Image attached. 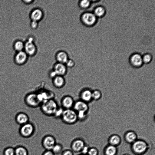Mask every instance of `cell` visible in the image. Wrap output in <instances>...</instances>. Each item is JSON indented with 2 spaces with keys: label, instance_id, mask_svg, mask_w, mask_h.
<instances>
[{
  "label": "cell",
  "instance_id": "30bf717a",
  "mask_svg": "<svg viewBox=\"0 0 155 155\" xmlns=\"http://www.w3.org/2000/svg\"><path fill=\"white\" fill-rule=\"evenodd\" d=\"M61 103L62 108L67 109H71L73 107L74 101L72 97L66 95L62 98Z\"/></svg>",
  "mask_w": 155,
  "mask_h": 155
},
{
  "label": "cell",
  "instance_id": "e575fe53",
  "mask_svg": "<svg viewBox=\"0 0 155 155\" xmlns=\"http://www.w3.org/2000/svg\"><path fill=\"white\" fill-rule=\"evenodd\" d=\"M66 66L68 67L71 68L73 67L74 64L73 61L71 60H68L66 63Z\"/></svg>",
  "mask_w": 155,
  "mask_h": 155
},
{
  "label": "cell",
  "instance_id": "ac0fdd59",
  "mask_svg": "<svg viewBox=\"0 0 155 155\" xmlns=\"http://www.w3.org/2000/svg\"><path fill=\"white\" fill-rule=\"evenodd\" d=\"M27 59V55L25 52L22 51L18 52L16 54L15 60L18 65H22L26 62Z\"/></svg>",
  "mask_w": 155,
  "mask_h": 155
},
{
  "label": "cell",
  "instance_id": "7c38bea8",
  "mask_svg": "<svg viewBox=\"0 0 155 155\" xmlns=\"http://www.w3.org/2000/svg\"><path fill=\"white\" fill-rule=\"evenodd\" d=\"M24 48L25 53L30 55L33 54L36 51L35 46L33 43V39L31 38H29L24 45Z\"/></svg>",
  "mask_w": 155,
  "mask_h": 155
},
{
  "label": "cell",
  "instance_id": "cb8c5ba5",
  "mask_svg": "<svg viewBox=\"0 0 155 155\" xmlns=\"http://www.w3.org/2000/svg\"><path fill=\"white\" fill-rule=\"evenodd\" d=\"M15 155H28V153L26 149L23 147H19L15 150Z\"/></svg>",
  "mask_w": 155,
  "mask_h": 155
},
{
  "label": "cell",
  "instance_id": "7a4b0ae2",
  "mask_svg": "<svg viewBox=\"0 0 155 155\" xmlns=\"http://www.w3.org/2000/svg\"><path fill=\"white\" fill-rule=\"evenodd\" d=\"M41 105L42 111L48 116L53 115L58 107L57 102L52 98L43 101Z\"/></svg>",
  "mask_w": 155,
  "mask_h": 155
},
{
  "label": "cell",
  "instance_id": "5b68a950",
  "mask_svg": "<svg viewBox=\"0 0 155 155\" xmlns=\"http://www.w3.org/2000/svg\"><path fill=\"white\" fill-rule=\"evenodd\" d=\"M56 143L55 138L50 134L45 136L41 140L42 146L45 150H51Z\"/></svg>",
  "mask_w": 155,
  "mask_h": 155
},
{
  "label": "cell",
  "instance_id": "8992f818",
  "mask_svg": "<svg viewBox=\"0 0 155 155\" xmlns=\"http://www.w3.org/2000/svg\"><path fill=\"white\" fill-rule=\"evenodd\" d=\"M35 130L33 124L29 122L22 125L20 128V132L22 136L25 137H31Z\"/></svg>",
  "mask_w": 155,
  "mask_h": 155
},
{
  "label": "cell",
  "instance_id": "ba28073f",
  "mask_svg": "<svg viewBox=\"0 0 155 155\" xmlns=\"http://www.w3.org/2000/svg\"><path fill=\"white\" fill-rule=\"evenodd\" d=\"M73 108L77 113H87L89 108L87 103L81 100L74 102Z\"/></svg>",
  "mask_w": 155,
  "mask_h": 155
},
{
  "label": "cell",
  "instance_id": "2e32d148",
  "mask_svg": "<svg viewBox=\"0 0 155 155\" xmlns=\"http://www.w3.org/2000/svg\"><path fill=\"white\" fill-rule=\"evenodd\" d=\"M17 122L20 125H23L29 122V117L26 113L23 112L18 114L16 117Z\"/></svg>",
  "mask_w": 155,
  "mask_h": 155
},
{
  "label": "cell",
  "instance_id": "4316f807",
  "mask_svg": "<svg viewBox=\"0 0 155 155\" xmlns=\"http://www.w3.org/2000/svg\"><path fill=\"white\" fill-rule=\"evenodd\" d=\"M14 47L15 49L18 52L22 51L24 48V45L21 41H17L14 44Z\"/></svg>",
  "mask_w": 155,
  "mask_h": 155
},
{
  "label": "cell",
  "instance_id": "d590c367",
  "mask_svg": "<svg viewBox=\"0 0 155 155\" xmlns=\"http://www.w3.org/2000/svg\"><path fill=\"white\" fill-rule=\"evenodd\" d=\"M41 155H55L51 150H45Z\"/></svg>",
  "mask_w": 155,
  "mask_h": 155
},
{
  "label": "cell",
  "instance_id": "4fadbf2b",
  "mask_svg": "<svg viewBox=\"0 0 155 155\" xmlns=\"http://www.w3.org/2000/svg\"><path fill=\"white\" fill-rule=\"evenodd\" d=\"M121 138L117 134H112L109 137L108 139V144L117 147L121 144Z\"/></svg>",
  "mask_w": 155,
  "mask_h": 155
},
{
  "label": "cell",
  "instance_id": "83f0119b",
  "mask_svg": "<svg viewBox=\"0 0 155 155\" xmlns=\"http://www.w3.org/2000/svg\"><path fill=\"white\" fill-rule=\"evenodd\" d=\"M99 150L98 149L95 147H90L87 155H98Z\"/></svg>",
  "mask_w": 155,
  "mask_h": 155
},
{
  "label": "cell",
  "instance_id": "3957f363",
  "mask_svg": "<svg viewBox=\"0 0 155 155\" xmlns=\"http://www.w3.org/2000/svg\"><path fill=\"white\" fill-rule=\"evenodd\" d=\"M61 118L64 123L69 125L76 123L78 120L77 112L72 109H64Z\"/></svg>",
  "mask_w": 155,
  "mask_h": 155
},
{
  "label": "cell",
  "instance_id": "4dcf8cb0",
  "mask_svg": "<svg viewBox=\"0 0 155 155\" xmlns=\"http://www.w3.org/2000/svg\"><path fill=\"white\" fill-rule=\"evenodd\" d=\"M5 155H14L15 150L12 148H8L5 151Z\"/></svg>",
  "mask_w": 155,
  "mask_h": 155
},
{
  "label": "cell",
  "instance_id": "74e56055",
  "mask_svg": "<svg viewBox=\"0 0 155 155\" xmlns=\"http://www.w3.org/2000/svg\"><path fill=\"white\" fill-rule=\"evenodd\" d=\"M122 155H131L129 153H125L123 154Z\"/></svg>",
  "mask_w": 155,
  "mask_h": 155
},
{
  "label": "cell",
  "instance_id": "d4e9b609",
  "mask_svg": "<svg viewBox=\"0 0 155 155\" xmlns=\"http://www.w3.org/2000/svg\"><path fill=\"white\" fill-rule=\"evenodd\" d=\"M105 10L104 8L101 6L97 7L94 10V14L96 16L101 17L105 13Z\"/></svg>",
  "mask_w": 155,
  "mask_h": 155
},
{
  "label": "cell",
  "instance_id": "f35d334b",
  "mask_svg": "<svg viewBox=\"0 0 155 155\" xmlns=\"http://www.w3.org/2000/svg\"><path fill=\"white\" fill-rule=\"evenodd\" d=\"M78 155H87L83 154H82L81 153L80 154H79Z\"/></svg>",
  "mask_w": 155,
  "mask_h": 155
},
{
  "label": "cell",
  "instance_id": "277c9868",
  "mask_svg": "<svg viewBox=\"0 0 155 155\" xmlns=\"http://www.w3.org/2000/svg\"><path fill=\"white\" fill-rule=\"evenodd\" d=\"M25 101L27 106L33 108L37 107L41 104L37 94L34 92L27 94L25 96Z\"/></svg>",
  "mask_w": 155,
  "mask_h": 155
},
{
  "label": "cell",
  "instance_id": "8fae6325",
  "mask_svg": "<svg viewBox=\"0 0 155 155\" xmlns=\"http://www.w3.org/2000/svg\"><path fill=\"white\" fill-rule=\"evenodd\" d=\"M82 19L85 24L92 25L94 24L96 21V16L92 13L87 12L83 15Z\"/></svg>",
  "mask_w": 155,
  "mask_h": 155
},
{
  "label": "cell",
  "instance_id": "d6a6232c",
  "mask_svg": "<svg viewBox=\"0 0 155 155\" xmlns=\"http://www.w3.org/2000/svg\"><path fill=\"white\" fill-rule=\"evenodd\" d=\"M90 4V2L88 0H83L80 2L81 6L83 8H86L88 7Z\"/></svg>",
  "mask_w": 155,
  "mask_h": 155
},
{
  "label": "cell",
  "instance_id": "f546056e",
  "mask_svg": "<svg viewBox=\"0 0 155 155\" xmlns=\"http://www.w3.org/2000/svg\"><path fill=\"white\" fill-rule=\"evenodd\" d=\"M151 57L149 54H146L142 58L143 62L145 63H149L151 60Z\"/></svg>",
  "mask_w": 155,
  "mask_h": 155
},
{
  "label": "cell",
  "instance_id": "52a82bcc",
  "mask_svg": "<svg viewBox=\"0 0 155 155\" xmlns=\"http://www.w3.org/2000/svg\"><path fill=\"white\" fill-rule=\"evenodd\" d=\"M86 144L85 141L82 138H76L73 140L71 143V150L74 152H80Z\"/></svg>",
  "mask_w": 155,
  "mask_h": 155
},
{
  "label": "cell",
  "instance_id": "5bb4252c",
  "mask_svg": "<svg viewBox=\"0 0 155 155\" xmlns=\"http://www.w3.org/2000/svg\"><path fill=\"white\" fill-rule=\"evenodd\" d=\"M53 71L57 75L64 76L67 73V69L64 64L58 63L54 65Z\"/></svg>",
  "mask_w": 155,
  "mask_h": 155
},
{
  "label": "cell",
  "instance_id": "8d00e7d4",
  "mask_svg": "<svg viewBox=\"0 0 155 155\" xmlns=\"http://www.w3.org/2000/svg\"><path fill=\"white\" fill-rule=\"evenodd\" d=\"M38 23L36 21H33L31 24V27L34 28H35L37 26Z\"/></svg>",
  "mask_w": 155,
  "mask_h": 155
},
{
  "label": "cell",
  "instance_id": "603a6c76",
  "mask_svg": "<svg viewBox=\"0 0 155 155\" xmlns=\"http://www.w3.org/2000/svg\"><path fill=\"white\" fill-rule=\"evenodd\" d=\"M63 147L62 145L59 143H56L53 147L51 150L55 154L61 153L63 151Z\"/></svg>",
  "mask_w": 155,
  "mask_h": 155
},
{
  "label": "cell",
  "instance_id": "d6986e66",
  "mask_svg": "<svg viewBox=\"0 0 155 155\" xmlns=\"http://www.w3.org/2000/svg\"><path fill=\"white\" fill-rule=\"evenodd\" d=\"M92 92L88 89L83 90L80 94L81 100L87 103L90 101L92 99Z\"/></svg>",
  "mask_w": 155,
  "mask_h": 155
},
{
  "label": "cell",
  "instance_id": "836d02e7",
  "mask_svg": "<svg viewBox=\"0 0 155 155\" xmlns=\"http://www.w3.org/2000/svg\"><path fill=\"white\" fill-rule=\"evenodd\" d=\"M90 147L89 145L86 144L81 151V153L87 155Z\"/></svg>",
  "mask_w": 155,
  "mask_h": 155
},
{
  "label": "cell",
  "instance_id": "9a60e30c",
  "mask_svg": "<svg viewBox=\"0 0 155 155\" xmlns=\"http://www.w3.org/2000/svg\"><path fill=\"white\" fill-rule=\"evenodd\" d=\"M131 64L134 67L138 68L140 67L143 62L142 57L139 54H134L130 58Z\"/></svg>",
  "mask_w": 155,
  "mask_h": 155
},
{
  "label": "cell",
  "instance_id": "9c48e42d",
  "mask_svg": "<svg viewBox=\"0 0 155 155\" xmlns=\"http://www.w3.org/2000/svg\"><path fill=\"white\" fill-rule=\"evenodd\" d=\"M125 141L131 145L138 139L137 134L134 131L128 130L124 134L123 136Z\"/></svg>",
  "mask_w": 155,
  "mask_h": 155
},
{
  "label": "cell",
  "instance_id": "6da1fadb",
  "mask_svg": "<svg viewBox=\"0 0 155 155\" xmlns=\"http://www.w3.org/2000/svg\"><path fill=\"white\" fill-rule=\"evenodd\" d=\"M150 148L149 143L145 140L138 139L130 145V150L135 155H143Z\"/></svg>",
  "mask_w": 155,
  "mask_h": 155
},
{
  "label": "cell",
  "instance_id": "484cf974",
  "mask_svg": "<svg viewBox=\"0 0 155 155\" xmlns=\"http://www.w3.org/2000/svg\"><path fill=\"white\" fill-rule=\"evenodd\" d=\"M102 94L99 90H96L92 92V99L95 100H97L101 98Z\"/></svg>",
  "mask_w": 155,
  "mask_h": 155
},
{
  "label": "cell",
  "instance_id": "1f68e13d",
  "mask_svg": "<svg viewBox=\"0 0 155 155\" xmlns=\"http://www.w3.org/2000/svg\"><path fill=\"white\" fill-rule=\"evenodd\" d=\"M61 155H74V152L71 150L66 149L62 151Z\"/></svg>",
  "mask_w": 155,
  "mask_h": 155
},
{
  "label": "cell",
  "instance_id": "e0dca14e",
  "mask_svg": "<svg viewBox=\"0 0 155 155\" xmlns=\"http://www.w3.org/2000/svg\"><path fill=\"white\" fill-rule=\"evenodd\" d=\"M52 82L55 87L60 88L64 86L65 81L64 76L57 75L52 79Z\"/></svg>",
  "mask_w": 155,
  "mask_h": 155
},
{
  "label": "cell",
  "instance_id": "f1b7e54d",
  "mask_svg": "<svg viewBox=\"0 0 155 155\" xmlns=\"http://www.w3.org/2000/svg\"><path fill=\"white\" fill-rule=\"evenodd\" d=\"M64 109L63 108L58 107L56 110L53 116L56 117H61Z\"/></svg>",
  "mask_w": 155,
  "mask_h": 155
},
{
  "label": "cell",
  "instance_id": "7402d4cb",
  "mask_svg": "<svg viewBox=\"0 0 155 155\" xmlns=\"http://www.w3.org/2000/svg\"><path fill=\"white\" fill-rule=\"evenodd\" d=\"M57 58L59 63L63 64L66 63L68 60L67 54L63 51L58 53L57 55Z\"/></svg>",
  "mask_w": 155,
  "mask_h": 155
},
{
  "label": "cell",
  "instance_id": "ffe728a7",
  "mask_svg": "<svg viewBox=\"0 0 155 155\" xmlns=\"http://www.w3.org/2000/svg\"><path fill=\"white\" fill-rule=\"evenodd\" d=\"M118 153L117 147L108 144L104 148V155H117Z\"/></svg>",
  "mask_w": 155,
  "mask_h": 155
},
{
  "label": "cell",
  "instance_id": "44dd1931",
  "mask_svg": "<svg viewBox=\"0 0 155 155\" xmlns=\"http://www.w3.org/2000/svg\"><path fill=\"white\" fill-rule=\"evenodd\" d=\"M42 12L39 9H36L33 11L31 14V18L33 21H37L42 17Z\"/></svg>",
  "mask_w": 155,
  "mask_h": 155
}]
</instances>
